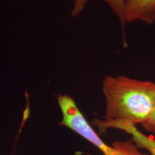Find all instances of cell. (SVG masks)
<instances>
[{
    "instance_id": "52a82bcc",
    "label": "cell",
    "mask_w": 155,
    "mask_h": 155,
    "mask_svg": "<svg viewBox=\"0 0 155 155\" xmlns=\"http://www.w3.org/2000/svg\"><path fill=\"white\" fill-rule=\"evenodd\" d=\"M89 0H74V5H73L72 12H71V16L75 17L81 14V12L85 9L87 3Z\"/></svg>"
},
{
    "instance_id": "8992f818",
    "label": "cell",
    "mask_w": 155,
    "mask_h": 155,
    "mask_svg": "<svg viewBox=\"0 0 155 155\" xmlns=\"http://www.w3.org/2000/svg\"><path fill=\"white\" fill-rule=\"evenodd\" d=\"M141 126L146 131L155 134V106L153 108V111L151 113L150 117L147 119L144 123L141 124Z\"/></svg>"
},
{
    "instance_id": "5b68a950",
    "label": "cell",
    "mask_w": 155,
    "mask_h": 155,
    "mask_svg": "<svg viewBox=\"0 0 155 155\" xmlns=\"http://www.w3.org/2000/svg\"><path fill=\"white\" fill-rule=\"evenodd\" d=\"M102 1H104L109 6L113 12L119 18L122 28H124V19L125 0H102Z\"/></svg>"
},
{
    "instance_id": "277c9868",
    "label": "cell",
    "mask_w": 155,
    "mask_h": 155,
    "mask_svg": "<svg viewBox=\"0 0 155 155\" xmlns=\"http://www.w3.org/2000/svg\"><path fill=\"white\" fill-rule=\"evenodd\" d=\"M134 21L149 25L155 22V0H125L124 25Z\"/></svg>"
},
{
    "instance_id": "6da1fadb",
    "label": "cell",
    "mask_w": 155,
    "mask_h": 155,
    "mask_svg": "<svg viewBox=\"0 0 155 155\" xmlns=\"http://www.w3.org/2000/svg\"><path fill=\"white\" fill-rule=\"evenodd\" d=\"M106 121L142 124L155 106V83L123 75H107L102 83Z\"/></svg>"
},
{
    "instance_id": "7a4b0ae2",
    "label": "cell",
    "mask_w": 155,
    "mask_h": 155,
    "mask_svg": "<svg viewBox=\"0 0 155 155\" xmlns=\"http://www.w3.org/2000/svg\"><path fill=\"white\" fill-rule=\"evenodd\" d=\"M57 99L62 113L60 124L86 139L104 155H150L148 152H141L132 140L116 141L111 145L106 144L90 125L72 97L61 94Z\"/></svg>"
},
{
    "instance_id": "3957f363",
    "label": "cell",
    "mask_w": 155,
    "mask_h": 155,
    "mask_svg": "<svg viewBox=\"0 0 155 155\" xmlns=\"http://www.w3.org/2000/svg\"><path fill=\"white\" fill-rule=\"evenodd\" d=\"M94 124L101 131L108 129H116L124 131L131 137V140L140 149H144L150 155H155V139L148 137L137 129V125L127 121H108L94 119Z\"/></svg>"
}]
</instances>
